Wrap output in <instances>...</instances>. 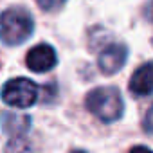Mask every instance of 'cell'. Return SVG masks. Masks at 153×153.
I'll list each match as a JSON object with an SVG mask.
<instances>
[{"label": "cell", "mask_w": 153, "mask_h": 153, "mask_svg": "<svg viewBox=\"0 0 153 153\" xmlns=\"http://www.w3.org/2000/svg\"><path fill=\"white\" fill-rule=\"evenodd\" d=\"M128 153H151V149L146 148V146H135V148H131Z\"/></svg>", "instance_id": "10"}, {"label": "cell", "mask_w": 153, "mask_h": 153, "mask_svg": "<svg viewBox=\"0 0 153 153\" xmlns=\"http://www.w3.org/2000/svg\"><path fill=\"white\" fill-rule=\"evenodd\" d=\"M58 58H56V51L47 45V43H42V45H36L29 51L27 58H25V63L31 70L34 72H47L51 70L54 65H56Z\"/></svg>", "instance_id": "4"}, {"label": "cell", "mask_w": 153, "mask_h": 153, "mask_svg": "<svg viewBox=\"0 0 153 153\" xmlns=\"http://www.w3.org/2000/svg\"><path fill=\"white\" fill-rule=\"evenodd\" d=\"M144 128H146V131H148V133L151 131V110H148V114H146V123H144Z\"/></svg>", "instance_id": "11"}, {"label": "cell", "mask_w": 153, "mask_h": 153, "mask_svg": "<svg viewBox=\"0 0 153 153\" xmlns=\"http://www.w3.org/2000/svg\"><path fill=\"white\" fill-rule=\"evenodd\" d=\"M4 153H34V148L27 139H24V135H15L6 144Z\"/></svg>", "instance_id": "8"}, {"label": "cell", "mask_w": 153, "mask_h": 153, "mask_svg": "<svg viewBox=\"0 0 153 153\" xmlns=\"http://www.w3.org/2000/svg\"><path fill=\"white\" fill-rule=\"evenodd\" d=\"M151 88H153V81H151V63H144L131 76V79H130V90L135 96H149L151 94Z\"/></svg>", "instance_id": "7"}, {"label": "cell", "mask_w": 153, "mask_h": 153, "mask_svg": "<svg viewBox=\"0 0 153 153\" xmlns=\"http://www.w3.org/2000/svg\"><path fill=\"white\" fill-rule=\"evenodd\" d=\"M2 99L13 108H29L38 99V87L27 78H16L4 85Z\"/></svg>", "instance_id": "3"}, {"label": "cell", "mask_w": 153, "mask_h": 153, "mask_svg": "<svg viewBox=\"0 0 153 153\" xmlns=\"http://www.w3.org/2000/svg\"><path fill=\"white\" fill-rule=\"evenodd\" d=\"M87 108L101 121L112 123L123 115L124 103L115 87H99L87 96Z\"/></svg>", "instance_id": "2"}, {"label": "cell", "mask_w": 153, "mask_h": 153, "mask_svg": "<svg viewBox=\"0 0 153 153\" xmlns=\"http://www.w3.org/2000/svg\"><path fill=\"white\" fill-rule=\"evenodd\" d=\"M72 153H87V151H83V149H74Z\"/></svg>", "instance_id": "12"}, {"label": "cell", "mask_w": 153, "mask_h": 153, "mask_svg": "<svg viewBox=\"0 0 153 153\" xmlns=\"http://www.w3.org/2000/svg\"><path fill=\"white\" fill-rule=\"evenodd\" d=\"M0 124H2L4 133L7 135H24L31 128V117L25 114L16 112H2L0 114Z\"/></svg>", "instance_id": "6"}, {"label": "cell", "mask_w": 153, "mask_h": 153, "mask_svg": "<svg viewBox=\"0 0 153 153\" xmlns=\"http://www.w3.org/2000/svg\"><path fill=\"white\" fill-rule=\"evenodd\" d=\"M36 2L40 4V7L42 9H45V11H52V9H59L67 0H36Z\"/></svg>", "instance_id": "9"}, {"label": "cell", "mask_w": 153, "mask_h": 153, "mask_svg": "<svg viewBox=\"0 0 153 153\" xmlns=\"http://www.w3.org/2000/svg\"><path fill=\"white\" fill-rule=\"evenodd\" d=\"M33 16L22 7H9L0 15V40L7 45L25 42L33 33Z\"/></svg>", "instance_id": "1"}, {"label": "cell", "mask_w": 153, "mask_h": 153, "mask_svg": "<svg viewBox=\"0 0 153 153\" xmlns=\"http://www.w3.org/2000/svg\"><path fill=\"white\" fill-rule=\"evenodd\" d=\"M126 56H128V51H126L124 45H121V43L108 45L99 54V68L105 74H115L123 68V65L126 61Z\"/></svg>", "instance_id": "5"}]
</instances>
